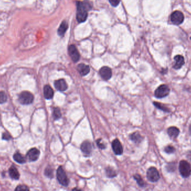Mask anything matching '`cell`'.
<instances>
[{
    "instance_id": "f1b7e54d",
    "label": "cell",
    "mask_w": 191,
    "mask_h": 191,
    "mask_svg": "<svg viewBox=\"0 0 191 191\" xmlns=\"http://www.w3.org/2000/svg\"><path fill=\"white\" fill-rule=\"evenodd\" d=\"M164 150L166 151V153H168V154H172L175 151V148L172 146L169 145V146H167L166 147Z\"/></svg>"
},
{
    "instance_id": "6da1fadb",
    "label": "cell",
    "mask_w": 191,
    "mask_h": 191,
    "mask_svg": "<svg viewBox=\"0 0 191 191\" xmlns=\"http://www.w3.org/2000/svg\"><path fill=\"white\" fill-rule=\"evenodd\" d=\"M90 9L89 4L80 1L77 2V20L79 22H83L86 20L88 10Z\"/></svg>"
},
{
    "instance_id": "9c48e42d",
    "label": "cell",
    "mask_w": 191,
    "mask_h": 191,
    "mask_svg": "<svg viewBox=\"0 0 191 191\" xmlns=\"http://www.w3.org/2000/svg\"><path fill=\"white\" fill-rule=\"evenodd\" d=\"M40 151L37 148H32L29 150L27 153L26 157L28 160L34 162L36 161L39 157Z\"/></svg>"
},
{
    "instance_id": "ac0fdd59",
    "label": "cell",
    "mask_w": 191,
    "mask_h": 191,
    "mask_svg": "<svg viewBox=\"0 0 191 191\" xmlns=\"http://www.w3.org/2000/svg\"><path fill=\"white\" fill-rule=\"evenodd\" d=\"M68 28V25L66 21H63L58 29V34L59 36H63L65 33Z\"/></svg>"
},
{
    "instance_id": "d4e9b609",
    "label": "cell",
    "mask_w": 191,
    "mask_h": 191,
    "mask_svg": "<svg viewBox=\"0 0 191 191\" xmlns=\"http://www.w3.org/2000/svg\"><path fill=\"white\" fill-rule=\"evenodd\" d=\"M53 116L55 119H58L60 117H61V113L60 111L58 108H54L53 111Z\"/></svg>"
},
{
    "instance_id": "603a6c76",
    "label": "cell",
    "mask_w": 191,
    "mask_h": 191,
    "mask_svg": "<svg viewBox=\"0 0 191 191\" xmlns=\"http://www.w3.org/2000/svg\"><path fill=\"white\" fill-rule=\"evenodd\" d=\"M131 139L136 142H139L142 140L141 135H140L138 133H135L131 135Z\"/></svg>"
},
{
    "instance_id": "7c38bea8",
    "label": "cell",
    "mask_w": 191,
    "mask_h": 191,
    "mask_svg": "<svg viewBox=\"0 0 191 191\" xmlns=\"http://www.w3.org/2000/svg\"><path fill=\"white\" fill-rule=\"evenodd\" d=\"M54 86L56 89L60 91H64L68 88V84L66 83L65 80L63 79L56 80L54 83Z\"/></svg>"
},
{
    "instance_id": "836d02e7",
    "label": "cell",
    "mask_w": 191,
    "mask_h": 191,
    "mask_svg": "<svg viewBox=\"0 0 191 191\" xmlns=\"http://www.w3.org/2000/svg\"></svg>"
},
{
    "instance_id": "83f0119b",
    "label": "cell",
    "mask_w": 191,
    "mask_h": 191,
    "mask_svg": "<svg viewBox=\"0 0 191 191\" xmlns=\"http://www.w3.org/2000/svg\"><path fill=\"white\" fill-rule=\"evenodd\" d=\"M7 99V97L6 93L2 91L0 92V103H3L6 102Z\"/></svg>"
},
{
    "instance_id": "484cf974",
    "label": "cell",
    "mask_w": 191,
    "mask_h": 191,
    "mask_svg": "<svg viewBox=\"0 0 191 191\" xmlns=\"http://www.w3.org/2000/svg\"><path fill=\"white\" fill-rule=\"evenodd\" d=\"M15 191H29V189L26 185H20L16 187Z\"/></svg>"
},
{
    "instance_id": "1f68e13d",
    "label": "cell",
    "mask_w": 191,
    "mask_h": 191,
    "mask_svg": "<svg viewBox=\"0 0 191 191\" xmlns=\"http://www.w3.org/2000/svg\"><path fill=\"white\" fill-rule=\"evenodd\" d=\"M97 145L99 146V148H101V149H104V148H105V145L103 143H102L101 140H98L97 142Z\"/></svg>"
},
{
    "instance_id": "ffe728a7",
    "label": "cell",
    "mask_w": 191,
    "mask_h": 191,
    "mask_svg": "<svg viewBox=\"0 0 191 191\" xmlns=\"http://www.w3.org/2000/svg\"><path fill=\"white\" fill-rule=\"evenodd\" d=\"M14 159L15 160L16 162L20 164L24 163L26 162L25 158L19 153H16L14 155Z\"/></svg>"
},
{
    "instance_id": "e0dca14e",
    "label": "cell",
    "mask_w": 191,
    "mask_h": 191,
    "mask_svg": "<svg viewBox=\"0 0 191 191\" xmlns=\"http://www.w3.org/2000/svg\"><path fill=\"white\" fill-rule=\"evenodd\" d=\"M168 134L170 138L173 139H175L179 134V130L176 127H172L168 129Z\"/></svg>"
},
{
    "instance_id": "f546056e",
    "label": "cell",
    "mask_w": 191,
    "mask_h": 191,
    "mask_svg": "<svg viewBox=\"0 0 191 191\" xmlns=\"http://www.w3.org/2000/svg\"><path fill=\"white\" fill-rule=\"evenodd\" d=\"M108 1L110 3H111V5L115 7L117 6L120 2V0H108Z\"/></svg>"
},
{
    "instance_id": "44dd1931",
    "label": "cell",
    "mask_w": 191,
    "mask_h": 191,
    "mask_svg": "<svg viewBox=\"0 0 191 191\" xmlns=\"http://www.w3.org/2000/svg\"><path fill=\"white\" fill-rule=\"evenodd\" d=\"M106 173L107 176L110 178H113L117 176V173L116 172V171L111 167H107L106 169Z\"/></svg>"
},
{
    "instance_id": "52a82bcc",
    "label": "cell",
    "mask_w": 191,
    "mask_h": 191,
    "mask_svg": "<svg viewBox=\"0 0 191 191\" xmlns=\"http://www.w3.org/2000/svg\"><path fill=\"white\" fill-rule=\"evenodd\" d=\"M170 20L173 24L179 25L184 21V15L183 13L179 11H176L171 14Z\"/></svg>"
},
{
    "instance_id": "ba28073f",
    "label": "cell",
    "mask_w": 191,
    "mask_h": 191,
    "mask_svg": "<svg viewBox=\"0 0 191 191\" xmlns=\"http://www.w3.org/2000/svg\"><path fill=\"white\" fill-rule=\"evenodd\" d=\"M68 53L73 62H77L80 58V54L74 45H71L68 48Z\"/></svg>"
},
{
    "instance_id": "30bf717a",
    "label": "cell",
    "mask_w": 191,
    "mask_h": 191,
    "mask_svg": "<svg viewBox=\"0 0 191 191\" xmlns=\"http://www.w3.org/2000/svg\"><path fill=\"white\" fill-rule=\"evenodd\" d=\"M112 149L116 155H121L123 153V148L120 142L118 139H115L112 143Z\"/></svg>"
},
{
    "instance_id": "d6986e66",
    "label": "cell",
    "mask_w": 191,
    "mask_h": 191,
    "mask_svg": "<svg viewBox=\"0 0 191 191\" xmlns=\"http://www.w3.org/2000/svg\"><path fill=\"white\" fill-rule=\"evenodd\" d=\"M10 176L14 179H19L20 178V173L18 170L15 166H12L9 169Z\"/></svg>"
},
{
    "instance_id": "2e32d148",
    "label": "cell",
    "mask_w": 191,
    "mask_h": 191,
    "mask_svg": "<svg viewBox=\"0 0 191 191\" xmlns=\"http://www.w3.org/2000/svg\"><path fill=\"white\" fill-rule=\"evenodd\" d=\"M78 71L82 76H86L90 71L89 66L84 64H80L77 67Z\"/></svg>"
},
{
    "instance_id": "8992f818",
    "label": "cell",
    "mask_w": 191,
    "mask_h": 191,
    "mask_svg": "<svg viewBox=\"0 0 191 191\" xmlns=\"http://www.w3.org/2000/svg\"><path fill=\"white\" fill-rule=\"evenodd\" d=\"M57 177L58 180L59 182L64 186L68 185L69 183V180L68 177L66 175L64 170L63 169L62 166H59L57 170Z\"/></svg>"
},
{
    "instance_id": "5b68a950",
    "label": "cell",
    "mask_w": 191,
    "mask_h": 191,
    "mask_svg": "<svg viewBox=\"0 0 191 191\" xmlns=\"http://www.w3.org/2000/svg\"><path fill=\"white\" fill-rule=\"evenodd\" d=\"M170 92V88L166 84H162L158 87L155 91V96L158 99H161L166 97Z\"/></svg>"
},
{
    "instance_id": "5bb4252c",
    "label": "cell",
    "mask_w": 191,
    "mask_h": 191,
    "mask_svg": "<svg viewBox=\"0 0 191 191\" xmlns=\"http://www.w3.org/2000/svg\"><path fill=\"white\" fill-rule=\"evenodd\" d=\"M80 149L84 154H89L92 151V145L88 141H85L82 144Z\"/></svg>"
},
{
    "instance_id": "4316f807",
    "label": "cell",
    "mask_w": 191,
    "mask_h": 191,
    "mask_svg": "<svg viewBox=\"0 0 191 191\" xmlns=\"http://www.w3.org/2000/svg\"><path fill=\"white\" fill-rule=\"evenodd\" d=\"M45 174L48 177L52 178L53 177V172L52 169L50 167L46 168V170H45Z\"/></svg>"
},
{
    "instance_id": "277c9868",
    "label": "cell",
    "mask_w": 191,
    "mask_h": 191,
    "mask_svg": "<svg viewBox=\"0 0 191 191\" xmlns=\"http://www.w3.org/2000/svg\"><path fill=\"white\" fill-rule=\"evenodd\" d=\"M146 177L148 180L151 182H157L160 179L159 172L155 167H150L148 169L146 173Z\"/></svg>"
},
{
    "instance_id": "7402d4cb",
    "label": "cell",
    "mask_w": 191,
    "mask_h": 191,
    "mask_svg": "<svg viewBox=\"0 0 191 191\" xmlns=\"http://www.w3.org/2000/svg\"><path fill=\"white\" fill-rule=\"evenodd\" d=\"M134 178L136 181L137 183H138V185L140 187H144L145 186V183L144 181H143V179L142 178V177L140 176H139V174H136L134 176Z\"/></svg>"
},
{
    "instance_id": "cb8c5ba5",
    "label": "cell",
    "mask_w": 191,
    "mask_h": 191,
    "mask_svg": "<svg viewBox=\"0 0 191 191\" xmlns=\"http://www.w3.org/2000/svg\"><path fill=\"white\" fill-rule=\"evenodd\" d=\"M154 104L157 108H159L160 110H162L164 111H166V112H169L170 110L169 109L166 107V106L160 103H158V102H154Z\"/></svg>"
},
{
    "instance_id": "7a4b0ae2",
    "label": "cell",
    "mask_w": 191,
    "mask_h": 191,
    "mask_svg": "<svg viewBox=\"0 0 191 191\" xmlns=\"http://www.w3.org/2000/svg\"><path fill=\"white\" fill-rule=\"evenodd\" d=\"M179 170L181 176L184 178H188V177L191 176V165L185 160H181L179 162Z\"/></svg>"
},
{
    "instance_id": "9a60e30c",
    "label": "cell",
    "mask_w": 191,
    "mask_h": 191,
    "mask_svg": "<svg viewBox=\"0 0 191 191\" xmlns=\"http://www.w3.org/2000/svg\"><path fill=\"white\" fill-rule=\"evenodd\" d=\"M44 95L47 99H52L54 95V92L52 88L49 85H46L44 87Z\"/></svg>"
},
{
    "instance_id": "d6a6232c",
    "label": "cell",
    "mask_w": 191,
    "mask_h": 191,
    "mask_svg": "<svg viewBox=\"0 0 191 191\" xmlns=\"http://www.w3.org/2000/svg\"><path fill=\"white\" fill-rule=\"evenodd\" d=\"M73 191H83L82 190H81L80 189H78V188H74L73 190Z\"/></svg>"
},
{
    "instance_id": "4dcf8cb0",
    "label": "cell",
    "mask_w": 191,
    "mask_h": 191,
    "mask_svg": "<svg viewBox=\"0 0 191 191\" xmlns=\"http://www.w3.org/2000/svg\"><path fill=\"white\" fill-rule=\"evenodd\" d=\"M11 138V136H10L9 134H8L7 133H3V134H2V139H4V140H9Z\"/></svg>"
},
{
    "instance_id": "4fadbf2b",
    "label": "cell",
    "mask_w": 191,
    "mask_h": 191,
    "mask_svg": "<svg viewBox=\"0 0 191 191\" xmlns=\"http://www.w3.org/2000/svg\"><path fill=\"white\" fill-rule=\"evenodd\" d=\"M174 59L175 60V64L173 65V68L176 69H180L185 64L184 57L183 56L177 55L174 57Z\"/></svg>"
},
{
    "instance_id": "3957f363",
    "label": "cell",
    "mask_w": 191,
    "mask_h": 191,
    "mask_svg": "<svg viewBox=\"0 0 191 191\" xmlns=\"http://www.w3.org/2000/svg\"><path fill=\"white\" fill-rule=\"evenodd\" d=\"M19 101L22 105H30L34 101V96L28 91H24L19 95Z\"/></svg>"
},
{
    "instance_id": "8fae6325",
    "label": "cell",
    "mask_w": 191,
    "mask_h": 191,
    "mask_svg": "<svg viewBox=\"0 0 191 191\" xmlns=\"http://www.w3.org/2000/svg\"><path fill=\"white\" fill-rule=\"evenodd\" d=\"M99 74L103 79L108 80L112 77V70L108 67H103L99 71Z\"/></svg>"
}]
</instances>
